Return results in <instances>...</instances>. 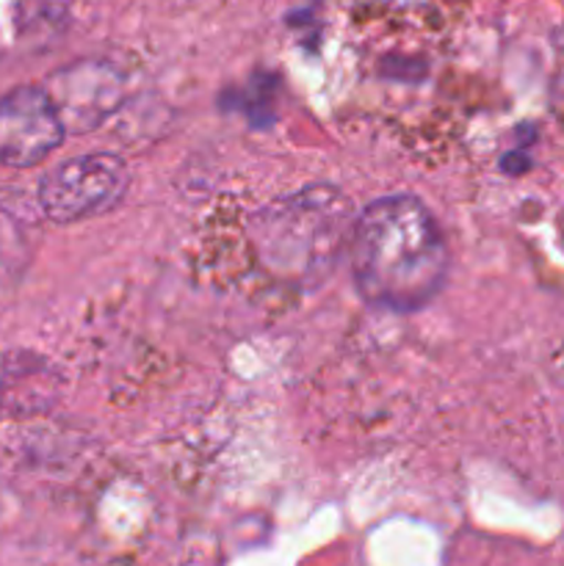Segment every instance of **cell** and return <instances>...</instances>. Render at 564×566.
Listing matches in <instances>:
<instances>
[{"instance_id":"6da1fadb","label":"cell","mask_w":564,"mask_h":566,"mask_svg":"<svg viewBox=\"0 0 564 566\" xmlns=\"http://www.w3.org/2000/svg\"><path fill=\"white\" fill-rule=\"evenodd\" d=\"M348 263L365 302L412 313L440 293L448 247L431 210L418 197L396 193L370 202L354 219Z\"/></svg>"},{"instance_id":"7a4b0ae2","label":"cell","mask_w":564,"mask_h":566,"mask_svg":"<svg viewBox=\"0 0 564 566\" xmlns=\"http://www.w3.org/2000/svg\"><path fill=\"white\" fill-rule=\"evenodd\" d=\"M352 208L330 186L282 197L254 221L258 258L276 280L313 285L332 274L352 238Z\"/></svg>"},{"instance_id":"3957f363","label":"cell","mask_w":564,"mask_h":566,"mask_svg":"<svg viewBox=\"0 0 564 566\" xmlns=\"http://www.w3.org/2000/svg\"><path fill=\"white\" fill-rule=\"evenodd\" d=\"M125 160L111 153H92L64 160L39 182L44 216L61 224L108 213L127 191Z\"/></svg>"},{"instance_id":"277c9868","label":"cell","mask_w":564,"mask_h":566,"mask_svg":"<svg viewBox=\"0 0 564 566\" xmlns=\"http://www.w3.org/2000/svg\"><path fill=\"white\" fill-rule=\"evenodd\" d=\"M64 130L88 133L103 125L127 97V77L105 61H77L44 83Z\"/></svg>"},{"instance_id":"5b68a950","label":"cell","mask_w":564,"mask_h":566,"mask_svg":"<svg viewBox=\"0 0 564 566\" xmlns=\"http://www.w3.org/2000/svg\"><path fill=\"white\" fill-rule=\"evenodd\" d=\"M64 125L44 86H17L0 97V164L36 166L64 142Z\"/></svg>"},{"instance_id":"8992f818","label":"cell","mask_w":564,"mask_h":566,"mask_svg":"<svg viewBox=\"0 0 564 566\" xmlns=\"http://www.w3.org/2000/svg\"><path fill=\"white\" fill-rule=\"evenodd\" d=\"M70 20V0H0V59L53 48Z\"/></svg>"}]
</instances>
